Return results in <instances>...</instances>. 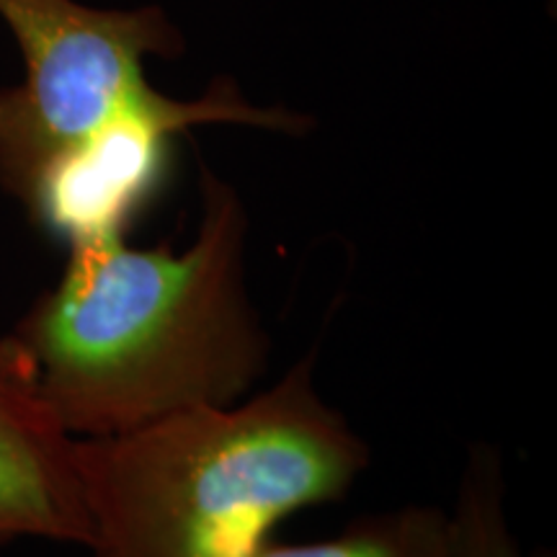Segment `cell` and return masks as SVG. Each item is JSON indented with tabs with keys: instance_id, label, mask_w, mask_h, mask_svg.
Returning <instances> with one entry per match:
<instances>
[{
	"instance_id": "obj_1",
	"label": "cell",
	"mask_w": 557,
	"mask_h": 557,
	"mask_svg": "<svg viewBox=\"0 0 557 557\" xmlns=\"http://www.w3.org/2000/svg\"><path fill=\"white\" fill-rule=\"evenodd\" d=\"M67 248L60 278L11 338L75 438L230 406L263 377L271 338L248 289V212L207 165L186 248H137L124 233Z\"/></svg>"
},
{
	"instance_id": "obj_2",
	"label": "cell",
	"mask_w": 557,
	"mask_h": 557,
	"mask_svg": "<svg viewBox=\"0 0 557 557\" xmlns=\"http://www.w3.org/2000/svg\"><path fill=\"white\" fill-rule=\"evenodd\" d=\"M315 364L312 351L230 406L78 438L90 557H253L292 513L346 496L369 447L320 395Z\"/></svg>"
},
{
	"instance_id": "obj_3",
	"label": "cell",
	"mask_w": 557,
	"mask_h": 557,
	"mask_svg": "<svg viewBox=\"0 0 557 557\" xmlns=\"http://www.w3.org/2000/svg\"><path fill=\"white\" fill-rule=\"evenodd\" d=\"M0 18L24 60V81L0 86V189L26 207L111 127L163 99L145 60L176 58L184 37L158 5L0 0Z\"/></svg>"
},
{
	"instance_id": "obj_4",
	"label": "cell",
	"mask_w": 557,
	"mask_h": 557,
	"mask_svg": "<svg viewBox=\"0 0 557 557\" xmlns=\"http://www.w3.org/2000/svg\"><path fill=\"white\" fill-rule=\"evenodd\" d=\"M47 540L88 547L78 438L62 426L11 333L0 336V547Z\"/></svg>"
},
{
	"instance_id": "obj_5",
	"label": "cell",
	"mask_w": 557,
	"mask_h": 557,
	"mask_svg": "<svg viewBox=\"0 0 557 557\" xmlns=\"http://www.w3.org/2000/svg\"><path fill=\"white\" fill-rule=\"evenodd\" d=\"M444 557H527L506 513L504 459L491 444H472L447 513ZM553 557V555H534Z\"/></svg>"
},
{
	"instance_id": "obj_6",
	"label": "cell",
	"mask_w": 557,
	"mask_h": 557,
	"mask_svg": "<svg viewBox=\"0 0 557 557\" xmlns=\"http://www.w3.org/2000/svg\"><path fill=\"white\" fill-rule=\"evenodd\" d=\"M447 511L406 506L398 511L357 519L329 540L269 545L253 557H444Z\"/></svg>"
}]
</instances>
